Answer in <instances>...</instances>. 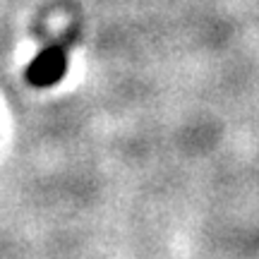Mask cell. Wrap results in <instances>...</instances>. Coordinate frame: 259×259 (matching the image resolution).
Listing matches in <instances>:
<instances>
[{
    "instance_id": "cell-1",
    "label": "cell",
    "mask_w": 259,
    "mask_h": 259,
    "mask_svg": "<svg viewBox=\"0 0 259 259\" xmlns=\"http://www.w3.org/2000/svg\"><path fill=\"white\" fill-rule=\"evenodd\" d=\"M67 72V48L63 44H51L41 48L27 65V82L36 89L56 87Z\"/></svg>"
}]
</instances>
